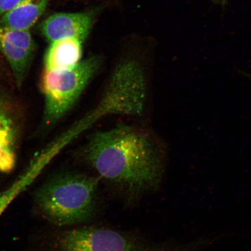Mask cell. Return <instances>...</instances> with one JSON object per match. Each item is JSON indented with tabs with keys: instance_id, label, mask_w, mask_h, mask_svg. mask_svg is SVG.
<instances>
[{
	"instance_id": "7c38bea8",
	"label": "cell",
	"mask_w": 251,
	"mask_h": 251,
	"mask_svg": "<svg viewBox=\"0 0 251 251\" xmlns=\"http://www.w3.org/2000/svg\"><path fill=\"white\" fill-rule=\"evenodd\" d=\"M213 1L215 4L222 5V6H225L227 3V0H213Z\"/></svg>"
},
{
	"instance_id": "8992f818",
	"label": "cell",
	"mask_w": 251,
	"mask_h": 251,
	"mask_svg": "<svg viewBox=\"0 0 251 251\" xmlns=\"http://www.w3.org/2000/svg\"><path fill=\"white\" fill-rule=\"evenodd\" d=\"M93 24V15L89 12H59L44 21L41 28L44 36L50 43L67 38H76L83 42Z\"/></svg>"
},
{
	"instance_id": "5b68a950",
	"label": "cell",
	"mask_w": 251,
	"mask_h": 251,
	"mask_svg": "<svg viewBox=\"0 0 251 251\" xmlns=\"http://www.w3.org/2000/svg\"><path fill=\"white\" fill-rule=\"evenodd\" d=\"M34 50L29 30L0 26V50L10 65L18 86L23 84Z\"/></svg>"
},
{
	"instance_id": "8fae6325",
	"label": "cell",
	"mask_w": 251,
	"mask_h": 251,
	"mask_svg": "<svg viewBox=\"0 0 251 251\" xmlns=\"http://www.w3.org/2000/svg\"><path fill=\"white\" fill-rule=\"evenodd\" d=\"M24 0H0V15L12 10Z\"/></svg>"
},
{
	"instance_id": "7a4b0ae2",
	"label": "cell",
	"mask_w": 251,
	"mask_h": 251,
	"mask_svg": "<svg viewBox=\"0 0 251 251\" xmlns=\"http://www.w3.org/2000/svg\"><path fill=\"white\" fill-rule=\"evenodd\" d=\"M100 180L81 173H62L39 188L36 205L44 218L58 226L86 222L97 211Z\"/></svg>"
},
{
	"instance_id": "ba28073f",
	"label": "cell",
	"mask_w": 251,
	"mask_h": 251,
	"mask_svg": "<svg viewBox=\"0 0 251 251\" xmlns=\"http://www.w3.org/2000/svg\"><path fill=\"white\" fill-rule=\"evenodd\" d=\"M82 43L76 38L51 43L45 55V70H64L75 67L81 61Z\"/></svg>"
},
{
	"instance_id": "9c48e42d",
	"label": "cell",
	"mask_w": 251,
	"mask_h": 251,
	"mask_svg": "<svg viewBox=\"0 0 251 251\" xmlns=\"http://www.w3.org/2000/svg\"><path fill=\"white\" fill-rule=\"evenodd\" d=\"M49 0H24L2 15L1 26L29 30L45 12Z\"/></svg>"
},
{
	"instance_id": "6da1fadb",
	"label": "cell",
	"mask_w": 251,
	"mask_h": 251,
	"mask_svg": "<svg viewBox=\"0 0 251 251\" xmlns=\"http://www.w3.org/2000/svg\"><path fill=\"white\" fill-rule=\"evenodd\" d=\"M84 158L100 177L136 197L156 189L164 174L161 150L139 128L121 125L93 135Z\"/></svg>"
},
{
	"instance_id": "3957f363",
	"label": "cell",
	"mask_w": 251,
	"mask_h": 251,
	"mask_svg": "<svg viewBox=\"0 0 251 251\" xmlns=\"http://www.w3.org/2000/svg\"><path fill=\"white\" fill-rule=\"evenodd\" d=\"M100 62L98 57L92 56L68 70L44 71L42 88L47 123L58 120L74 105L98 70Z\"/></svg>"
},
{
	"instance_id": "277c9868",
	"label": "cell",
	"mask_w": 251,
	"mask_h": 251,
	"mask_svg": "<svg viewBox=\"0 0 251 251\" xmlns=\"http://www.w3.org/2000/svg\"><path fill=\"white\" fill-rule=\"evenodd\" d=\"M54 251H178L152 247L130 234L106 227L83 226L62 232Z\"/></svg>"
},
{
	"instance_id": "52a82bcc",
	"label": "cell",
	"mask_w": 251,
	"mask_h": 251,
	"mask_svg": "<svg viewBox=\"0 0 251 251\" xmlns=\"http://www.w3.org/2000/svg\"><path fill=\"white\" fill-rule=\"evenodd\" d=\"M59 151L54 145L43 151L33 160L23 174L10 186L0 193V215L20 194L26 190L38 177L43 169L49 164Z\"/></svg>"
},
{
	"instance_id": "30bf717a",
	"label": "cell",
	"mask_w": 251,
	"mask_h": 251,
	"mask_svg": "<svg viewBox=\"0 0 251 251\" xmlns=\"http://www.w3.org/2000/svg\"><path fill=\"white\" fill-rule=\"evenodd\" d=\"M15 133L13 122L0 104V172L13 170L16 162Z\"/></svg>"
}]
</instances>
